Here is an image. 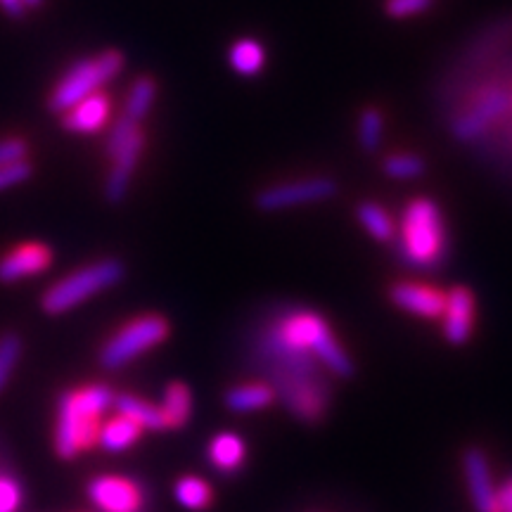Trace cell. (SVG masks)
I'll return each instance as SVG.
<instances>
[{
    "label": "cell",
    "instance_id": "obj_18",
    "mask_svg": "<svg viewBox=\"0 0 512 512\" xmlns=\"http://www.w3.org/2000/svg\"><path fill=\"white\" fill-rule=\"evenodd\" d=\"M278 399L273 392L271 384L264 382H252V384H240L226 392V406L235 413H252L261 411V408L271 406Z\"/></svg>",
    "mask_w": 512,
    "mask_h": 512
},
{
    "label": "cell",
    "instance_id": "obj_25",
    "mask_svg": "<svg viewBox=\"0 0 512 512\" xmlns=\"http://www.w3.org/2000/svg\"><path fill=\"white\" fill-rule=\"evenodd\" d=\"M358 221L366 226V230L370 235H373L375 240H382V242H389L394 238V221L389 219V214L384 211L380 204L375 202H363L361 207H358Z\"/></svg>",
    "mask_w": 512,
    "mask_h": 512
},
{
    "label": "cell",
    "instance_id": "obj_36",
    "mask_svg": "<svg viewBox=\"0 0 512 512\" xmlns=\"http://www.w3.org/2000/svg\"><path fill=\"white\" fill-rule=\"evenodd\" d=\"M41 3L43 0H24V5H27V8H38Z\"/></svg>",
    "mask_w": 512,
    "mask_h": 512
},
{
    "label": "cell",
    "instance_id": "obj_27",
    "mask_svg": "<svg viewBox=\"0 0 512 512\" xmlns=\"http://www.w3.org/2000/svg\"><path fill=\"white\" fill-rule=\"evenodd\" d=\"M24 505L22 482L12 475V470L0 465V512H19Z\"/></svg>",
    "mask_w": 512,
    "mask_h": 512
},
{
    "label": "cell",
    "instance_id": "obj_21",
    "mask_svg": "<svg viewBox=\"0 0 512 512\" xmlns=\"http://www.w3.org/2000/svg\"><path fill=\"white\" fill-rule=\"evenodd\" d=\"M117 413L124 418L133 420L143 430H164V420L159 406H152L138 396H119L117 399Z\"/></svg>",
    "mask_w": 512,
    "mask_h": 512
},
{
    "label": "cell",
    "instance_id": "obj_3",
    "mask_svg": "<svg viewBox=\"0 0 512 512\" xmlns=\"http://www.w3.org/2000/svg\"><path fill=\"white\" fill-rule=\"evenodd\" d=\"M268 337L273 342L283 344V347L311 351L320 361V366H325L330 373L339 377H349L354 373V363H351L347 351L339 347L337 339L332 337L328 323H325V318H320L318 313L294 311L280 320L268 332Z\"/></svg>",
    "mask_w": 512,
    "mask_h": 512
},
{
    "label": "cell",
    "instance_id": "obj_1",
    "mask_svg": "<svg viewBox=\"0 0 512 512\" xmlns=\"http://www.w3.org/2000/svg\"><path fill=\"white\" fill-rule=\"evenodd\" d=\"M261 349L268 358V373L273 377L271 387L275 396H280L299 420H320V415L328 408L330 387L320 377L318 358L311 351L283 347L268 335Z\"/></svg>",
    "mask_w": 512,
    "mask_h": 512
},
{
    "label": "cell",
    "instance_id": "obj_32",
    "mask_svg": "<svg viewBox=\"0 0 512 512\" xmlns=\"http://www.w3.org/2000/svg\"><path fill=\"white\" fill-rule=\"evenodd\" d=\"M430 8H432V0H387V5H384L387 15L394 19L420 15V12H425Z\"/></svg>",
    "mask_w": 512,
    "mask_h": 512
},
{
    "label": "cell",
    "instance_id": "obj_20",
    "mask_svg": "<svg viewBox=\"0 0 512 512\" xmlns=\"http://www.w3.org/2000/svg\"><path fill=\"white\" fill-rule=\"evenodd\" d=\"M140 437H143V427L117 413V418L107 420L105 425L100 427L98 444L110 453H121L136 444Z\"/></svg>",
    "mask_w": 512,
    "mask_h": 512
},
{
    "label": "cell",
    "instance_id": "obj_35",
    "mask_svg": "<svg viewBox=\"0 0 512 512\" xmlns=\"http://www.w3.org/2000/svg\"><path fill=\"white\" fill-rule=\"evenodd\" d=\"M0 8H3L10 17H15V19H22L29 10L27 5H24V0H0Z\"/></svg>",
    "mask_w": 512,
    "mask_h": 512
},
{
    "label": "cell",
    "instance_id": "obj_11",
    "mask_svg": "<svg viewBox=\"0 0 512 512\" xmlns=\"http://www.w3.org/2000/svg\"><path fill=\"white\" fill-rule=\"evenodd\" d=\"M50 264H53V249L46 242H24L0 259V283L10 285L31 278L48 271Z\"/></svg>",
    "mask_w": 512,
    "mask_h": 512
},
{
    "label": "cell",
    "instance_id": "obj_30",
    "mask_svg": "<svg viewBox=\"0 0 512 512\" xmlns=\"http://www.w3.org/2000/svg\"><path fill=\"white\" fill-rule=\"evenodd\" d=\"M136 131H140V124H136V121H131L128 117H124V114H121V117L114 121L110 136H107V155H110V157L117 155L121 147H124L128 140L133 138V133H136Z\"/></svg>",
    "mask_w": 512,
    "mask_h": 512
},
{
    "label": "cell",
    "instance_id": "obj_29",
    "mask_svg": "<svg viewBox=\"0 0 512 512\" xmlns=\"http://www.w3.org/2000/svg\"><path fill=\"white\" fill-rule=\"evenodd\" d=\"M19 356H22V339L17 335H3L0 337V392L8 384L12 370H15Z\"/></svg>",
    "mask_w": 512,
    "mask_h": 512
},
{
    "label": "cell",
    "instance_id": "obj_10",
    "mask_svg": "<svg viewBox=\"0 0 512 512\" xmlns=\"http://www.w3.org/2000/svg\"><path fill=\"white\" fill-rule=\"evenodd\" d=\"M510 102V95L501 91V88H491V91L482 93L475 105L453 124V136L463 140V143H470V140H475L479 133H484L486 128L508 110Z\"/></svg>",
    "mask_w": 512,
    "mask_h": 512
},
{
    "label": "cell",
    "instance_id": "obj_13",
    "mask_svg": "<svg viewBox=\"0 0 512 512\" xmlns=\"http://www.w3.org/2000/svg\"><path fill=\"white\" fill-rule=\"evenodd\" d=\"M112 114V100L105 93H93L88 98L76 102L67 112L60 114L62 126L69 133H79V136H91L105 128Z\"/></svg>",
    "mask_w": 512,
    "mask_h": 512
},
{
    "label": "cell",
    "instance_id": "obj_2",
    "mask_svg": "<svg viewBox=\"0 0 512 512\" xmlns=\"http://www.w3.org/2000/svg\"><path fill=\"white\" fill-rule=\"evenodd\" d=\"M114 403V394L105 384L64 392L57 408L55 448L64 460H72L98 444L102 415Z\"/></svg>",
    "mask_w": 512,
    "mask_h": 512
},
{
    "label": "cell",
    "instance_id": "obj_24",
    "mask_svg": "<svg viewBox=\"0 0 512 512\" xmlns=\"http://www.w3.org/2000/svg\"><path fill=\"white\" fill-rule=\"evenodd\" d=\"M155 95H157V83L152 76H140L136 79V83L131 86V93H128V100H126V107H124V117H128L131 121H140L145 119V114L150 112L152 102H155Z\"/></svg>",
    "mask_w": 512,
    "mask_h": 512
},
{
    "label": "cell",
    "instance_id": "obj_15",
    "mask_svg": "<svg viewBox=\"0 0 512 512\" xmlns=\"http://www.w3.org/2000/svg\"><path fill=\"white\" fill-rule=\"evenodd\" d=\"M389 297H392V302L399 306V309L420 318H439L444 316L446 309V294L427 285L399 283L392 287Z\"/></svg>",
    "mask_w": 512,
    "mask_h": 512
},
{
    "label": "cell",
    "instance_id": "obj_22",
    "mask_svg": "<svg viewBox=\"0 0 512 512\" xmlns=\"http://www.w3.org/2000/svg\"><path fill=\"white\" fill-rule=\"evenodd\" d=\"M266 53L261 48L259 41L254 38H242L230 48V67L242 76H256L264 69Z\"/></svg>",
    "mask_w": 512,
    "mask_h": 512
},
{
    "label": "cell",
    "instance_id": "obj_28",
    "mask_svg": "<svg viewBox=\"0 0 512 512\" xmlns=\"http://www.w3.org/2000/svg\"><path fill=\"white\" fill-rule=\"evenodd\" d=\"M384 174L396 181H411L425 174V162L413 155H392L384 159Z\"/></svg>",
    "mask_w": 512,
    "mask_h": 512
},
{
    "label": "cell",
    "instance_id": "obj_17",
    "mask_svg": "<svg viewBox=\"0 0 512 512\" xmlns=\"http://www.w3.org/2000/svg\"><path fill=\"white\" fill-rule=\"evenodd\" d=\"M245 453H247L245 441H242L235 432L216 434L207 448L209 463L219 472H223V475H233V472H238L242 463H245Z\"/></svg>",
    "mask_w": 512,
    "mask_h": 512
},
{
    "label": "cell",
    "instance_id": "obj_14",
    "mask_svg": "<svg viewBox=\"0 0 512 512\" xmlns=\"http://www.w3.org/2000/svg\"><path fill=\"white\" fill-rule=\"evenodd\" d=\"M472 323H475V294L467 287L458 285L446 294L444 309V335L451 344H465L472 335Z\"/></svg>",
    "mask_w": 512,
    "mask_h": 512
},
{
    "label": "cell",
    "instance_id": "obj_4",
    "mask_svg": "<svg viewBox=\"0 0 512 512\" xmlns=\"http://www.w3.org/2000/svg\"><path fill=\"white\" fill-rule=\"evenodd\" d=\"M444 240L446 235L439 204L427 197L408 204L401 223V247L406 261L420 268L437 266L444 256Z\"/></svg>",
    "mask_w": 512,
    "mask_h": 512
},
{
    "label": "cell",
    "instance_id": "obj_12",
    "mask_svg": "<svg viewBox=\"0 0 512 512\" xmlns=\"http://www.w3.org/2000/svg\"><path fill=\"white\" fill-rule=\"evenodd\" d=\"M143 150H145V133L136 131L133 133V138L112 157L114 166L110 174H107V181H105V197L110 204L124 202L128 185H131L133 171H136L140 157H143Z\"/></svg>",
    "mask_w": 512,
    "mask_h": 512
},
{
    "label": "cell",
    "instance_id": "obj_6",
    "mask_svg": "<svg viewBox=\"0 0 512 512\" xmlns=\"http://www.w3.org/2000/svg\"><path fill=\"white\" fill-rule=\"evenodd\" d=\"M124 273L126 268L119 259H102L95 261V264L83 266L81 271L69 273L67 278L57 280L53 287H48L41 299L43 311L50 313V316H57V313L74 309V306L91 299L93 294L117 285L124 278Z\"/></svg>",
    "mask_w": 512,
    "mask_h": 512
},
{
    "label": "cell",
    "instance_id": "obj_26",
    "mask_svg": "<svg viewBox=\"0 0 512 512\" xmlns=\"http://www.w3.org/2000/svg\"><path fill=\"white\" fill-rule=\"evenodd\" d=\"M382 133H384V119L382 112L375 107L363 110L361 121H358V143L366 152H375L382 145Z\"/></svg>",
    "mask_w": 512,
    "mask_h": 512
},
{
    "label": "cell",
    "instance_id": "obj_19",
    "mask_svg": "<svg viewBox=\"0 0 512 512\" xmlns=\"http://www.w3.org/2000/svg\"><path fill=\"white\" fill-rule=\"evenodd\" d=\"M164 420V430H181L192 413V394L183 382H171L164 392V401L159 406Z\"/></svg>",
    "mask_w": 512,
    "mask_h": 512
},
{
    "label": "cell",
    "instance_id": "obj_16",
    "mask_svg": "<svg viewBox=\"0 0 512 512\" xmlns=\"http://www.w3.org/2000/svg\"><path fill=\"white\" fill-rule=\"evenodd\" d=\"M465 479L467 486H470V496L477 512H498L489 460H486V456L479 448H470V451L465 453Z\"/></svg>",
    "mask_w": 512,
    "mask_h": 512
},
{
    "label": "cell",
    "instance_id": "obj_33",
    "mask_svg": "<svg viewBox=\"0 0 512 512\" xmlns=\"http://www.w3.org/2000/svg\"><path fill=\"white\" fill-rule=\"evenodd\" d=\"M29 159V143L24 138H3L0 140V166L15 164Z\"/></svg>",
    "mask_w": 512,
    "mask_h": 512
},
{
    "label": "cell",
    "instance_id": "obj_31",
    "mask_svg": "<svg viewBox=\"0 0 512 512\" xmlns=\"http://www.w3.org/2000/svg\"><path fill=\"white\" fill-rule=\"evenodd\" d=\"M31 176H34V164H31L29 159H24V162L0 166V192L12 188V185L27 183Z\"/></svg>",
    "mask_w": 512,
    "mask_h": 512
},
{
    "label": "cell",
    "instance_id": "obj_7",
    "mask_svg": "<svg viewBox=\"0 0 512 512\" xmlns=\"http://www.w3.org/2000/svg\"><path fill=\"white\" fill-rule=\"evenodd\" d=\"M169 337V320L162 316H140L126 323L117 335L110 337L100 351L102 368L117 370L143 356L145 351L159 347Z\"/></svg>",
    "mask_w": 512,
    "mask_h": 512
},
{
    "label": "cell",
    "instance_id": "obj_8",
    "mask_svg": "<svg viewBox=\"0 0 512 512\" xmlns=\"http://www.w3.org/2000/svg\"><path fill=\"white\" fill-rule=\"evenodd\" d=\"M337 195V183L332 178H306V181L280 183L261 190L256 195V207L261 211H283L297 204L323 202Z\"/></svg>",
    "mask_w": 512,
    "mask_h": 512
},
{
    "label": "cell",
    "instance_id": "obj_23",
    "mask_svg": "<svg viewBox=\"0 0 512 512\" xmlns=\"http://www.w3.org/2000/svg\"><path fill=\"white\" fill-rule=\"evenodd\" d=\"M174 491H176L178 503L192 512L207 510L211 501H214V491H211L209 482H204L202 477H195V475L178 479Z\"/></svg>",
    "mask_w": 512,
    "mask_h": 512
},
{
    "label": "cell",
    "instance_id": "obj_9",
    "mask_svg": "<svg viewBox=\"0 0 512 512\" xmlns=\"http://www.w3.org/2000/svg\"><path fill=\"white\" fill-rule=\"evenodd\" d=\"M88 498L100 512H140L145 491L136 479L121 475H102L88 484Z\"/></svg>",
    "mask_w": 512,
    "mask_h": 512
},
{
    "label": "cell",
    "instance_id": "obj_34",
    "mask_svg": "<svg viewBox=\"0 0 512 512\" xmlns=\"http://www.w3.org/2000/svg\"><path fill=\"white\" fill-rule=\"evenodd\" d=\"M496 501H498V512H512V479L505 482L501 489H496Z\"/></svg>",
    "mask_w": 512,
    "mask_h": 512
},
{
    "label": "cell",
    "instance_id": "obj_5",
    "mask_svg": "<svg viewBox=\"0 0 512 512\" xmlns=\"http://www.w3.org/2000/svg\"><path fill=\"white\" fill-rule=\"evenodd\" d=\"M124 53L119 50H105V53L79 60L67 74L57 81V86L48 95V110L53 114H64L76 102L98 93L107 81L121 74L124 69Z\"/></svg>",
    "mask_w": 512,
    "mask_h": 512
}]
</instances>
